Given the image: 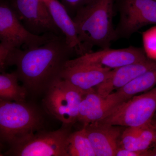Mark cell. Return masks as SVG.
<instances>
[{
    "mask_svg": "<svg viewBox=\"0 0 156 156\" xmlns=\"http://www.w3.org/2000/svg\"><path fill=\"white\" fill-rule=\"evenodd\" d=\"M76 55L63 35H53L44 44L31 49H15L9 54L6 68L16 66L19 80L28 94H45L61 74L72 56Z\"/></svg>",
    "mask_w": 156,
    "mask_h": 156,
    "instance_id": "1",
    "label": "cell"
},
{
    "mask_svg": "<svg viewBox=\"0 0 156 156\" xmlns=\"http://www.w3.org/2000/svg\"><path fill=\"white\" fill-rule=\"evenodd\" d=\"M116 0H94L73 17L79 39L87 53L94 47L110 48L117 40L113 17Z\"/></svg>",
    "mask_w": 156,
    "mask_h": 156,
    "instance_id": "2",
    "label": "cell"
},
{
    "mask_svg": "<svg viewBox=\"0 0 156 156\" xmlns=\"http://www.w3.org/2000/svg\"><path fill=\"white\" fill-rule=\"evenodd\" d=\"M44 130V114L36 105L0 100V139L9 147Z\"/></svg>",
    "mask_w": 156,
    "mask_h": 156,
    "instance_id": "3",
    "label": "cell"
},
{
    "mask_svg": "<svg viewBox=\"0 0 156 156\" xmlns=\"http://www.w3.org/2000/svg\"><path fill=\"white\" fill-rule=\"evenodd\" d=\"M87 93L60 78L46 91L43 103L46 111L63 125L72 126L77 122L80 105Z\"/></svg>",
    "mask_w": 156,
    "mask_h": 156,
    "instance_id": "4",
    "label": "cell"
},
{
    "mask_svg": "<svg viewBox=\"0 0 156 156\" xmlns=\"http://www.w3.org/2000/svg\"><path fill=\"white\" fill-rule=\"evenodd\" d=\"M53 34L31 33L18 19L8 1L0 3V47L11 53L15 49H31L45 44Z\"/></svg>",
    "mask_w": 156,
    "mask_h": 156,
    "instance_id": "5",
    "label": "cell"
},
{
    "mask_svg": "<svg viewBox=\"0 0 156 156\" xmlns=\"http://www.w3.org/2000/svg\"><path fill=\"white\" fill-rule=\"evenodd\" d=\"M71 126L63 125L53 131L42 130L18 144L9 148L3 156H68L66 140Z\"/></svg>",
    "mask_w": 156,
    "mask_h": 156,
    "instance_id": "6",
    "label": "cell"
},
{
    "mask_svg": "<svg viewBox=\"0 0 156 156\" xmlns=\"http://www.w3.org/2000/svg\"><path fill=\"white\" fill-rule=\"evenodd\" d=\"M156 112V87L123 102L98 123L122 127H139L151 122Z\"/></svg>",
    "mask_w": 156,
    "mask_h": 156,
    "instance_id": "7",
    "label": "cell"
},
{
    "mask_svg": "<svg viewBox=\"0 0 156 156\" xmlns=\"http://www.w3.org/2000/svg\"><path fill=\"white\" fill-rule=\"evenodd\" d=\"M119 20L117 40L130 37L146 26L156 24V0H116Z\"/></svg>",
    "mask_w": 156,
    "mask_h": 156,
    "instance_id": "8",
    "label": "cell"
},
{
    "mask_svg": "<svg viewBox=\"0 0 156 156\" xmlns=\"http://www.w3.org/2000/svg\"><path fill=\"white\" fill-rule=\"evenodd\" d=\"M18 19L31 33L63 35L43 0H9Z\"/></svg>",
    "mask_w": 156,
    "mask_h": 156,
    "instance_id": "9",
    "label": "cell"
},
{
    "mask_svg": "<svg viewBox=\"0 0 156 156\" xmlns=\"http://www.w3.org/2000/svg\"><path fill=\"white\" fill-rule=\"evenodd\" d=\"M147 58L144 49L131 46L122 49H101L70 59L68 62L74 64L98 66L113 69L126 65L144 61Z\"/></svg>",
    "mask_w": 156,
    "mask_h": 156,
    "instance_id": "10",
    "label": "cell"
},
{
    "mask_svg": "<svg viewBox=\"0 0 156 156\" xmlns=\"http://www.w3.org/2000/svg\"><path fill=\"white\" fill-rule=\"evenodd\" d=\"M124 102L115 92L103 97L96 91L84 95L79 108L77 122L83 126L99 122Z\"/></svg>",
    "mask_w": 156,
    "mask_h": 156,
    "instance_id": "11",
    "label": "cell"
},
{
    "mask_svg": "<svg viewBox=\"0 0 156 156\" xmlns=\"http://www.w3.org/2000/svg\"><path fill=\"white\" fill-rule=\"evenodd\" d=\"M112 69L92 65L74 64L67 62L61 77L84 92L95 91L94 88L108 77Z\"/></svg>",
    "mask_w": 156,
    "mask_h": 156,
    "instance_id": "12",
    "label": "cell"
},
{
    "mask_svg": "<svg viewBox=\"0 0 156 156\" xmlns=\"http://www.w3.org/2000/svg\"><path fill=\"white\" fill-rule=\"evenodd\" d=\"M156 66V61L147 58L144 61L134 62L112 69L106 80L95 87V91L103 97L118 90Z\"/></svg>",
    "mask_w": 156,
    "mask_h": 156,
    "instance_id": "13",
    "label": "cell"
},
{
    "mask_svg": "<svg viewBox=\"0 0 156 156\" xmlns=\"http://www.w3.org/2000/svg\"><path fill=\"white\" fill-rule=\"evenodd\" d=\"M122 127L101 123L83 126L96 156H115Z\"/></svg>",
    "mask_w": 156,
    "mask_h": 156,
    "instance_id": "14",
    "label": "cell"
},
{
    "mask_svg": "<svg viewBox=\"0 0 156 156\" xmlns=\"http://www.w3.org/2000/svg\"><path fill=\"white\" fill-rule=\"evenodd\" d=\"M48 7L52 18L61 31L69 45L78 56L87 53L80 41L74 22L62 3L58 0H43Z\"/></svg>",
    "mask_w": 156,
    "mask_h": 156,
    "instance_id": "15",
    "label": "cell"
},
{
    "mask_svg": "<svg viewBox=\"0 0 156 156\" xmlns=\"http://www.w3.org/2000/svg\"><path fill=\"white\" fill-rule=\"evenodd\" d=\"M19 81L15 71L11 73L2 72L0 75V100L26 102L28 92L23 86H20Z\"/></svg>",
    "mask_w": 156,
    "mask_h": 156,
    "instance_id": "16",
    "label": "cell"
},
{
    "mask_svg": "<svg viewBox=\"0 0 156 156\" xmlns=\"http://www.w3.org/2000/svg\"><path fill=\"white\" fill-rule=\"evenodd\" d=\"M156 85V66L146 72L115 92L124 102L142 92L153 89Z\"/></svg>",
    "mask_w": 156,
    "mask_h": 156,
    "instance_id": "17",
    "label": "cell"
},
{
    "mask_svg": "<svg viewBox=\"0 0 156 156\" xmlns=\"http://www.w3.org/2000/svg\"><path fill=\"white\" fill-rule=\"evenodd\" d=\"M66 151L68 156H96L83 128L70 133L66 140Z\"/></svg>",
    "mask_w": 156,
    "mask_h": 156,
    "instance_id": "18",
    "label": "cell"
},
{
    "mask_svg": "<svg viewBox=\"0 0 156 156\" xmlns=\"http://www.w3.org/2000/svg\"><path fill=\"white\" fill-rule=\"evenodd\" d=\"M152 121L137 127L138 150L150 149L153 144L156 143V130Z\"/></svg>",
    "mask_w": 156,
    "mask_h": 156,
    "instance_id": "19",
    "label": "cell"
},
{
    "mask_svg": "<svg viewBox=\"0 0 156 156\" xmlns=\"http://www.w3.org/2000/svg\"><path fill=\"white\" fill-rule=\"evenodd\" d=\"M121 137L119 147L129 151L138 150L137 127H126Z\"/></svg>",
    "mask_w": 156,
    "mask_h": 156,
    "instance_id": "20",
    "label": "cell"
},
{
    "mask_svg": "<svg viewBox=\"0 0 156 156\" xmlns=\"http://www.w3.org/2000/svg\"><path fill=\"white\" fill-rule=\"evenodd\" d=\"M69 15L73 17L80 9L92 2L94 0H61Z\"/></svg>",
    "mask_w": 156,
    "mask_h": 156,
    "instance_id": "21",
    "label": "cell"
},
{
    "mask_svg": "<svg viewBox=\"0 0 156 156\" xmlns=\"http://www.w3.org/2000/svg\"><path fill=\"white\" fill-rule=\"evenodd\" d=\"M156 156V148L146 150L129 151L121 147L118 148L115 156Z\"/></svg>",
    "mask_w": 156,
    "mask_h": 156,
    "instance_id": "22",
    "label": "cell"
},
{
    "mask_svg": "<svg viewBox=\"0 0 156 156\" xmlns=\"http://www.w3.org/2000/svg\"><path fill=\"white\" fill-rule=\"evenodd\" d=\"M153 124L156 130V120H154L153 119L152 121Z\"/></svg>",
    "mask_w": 156,
    "mask_h": 156,
    "instance_id": "23",
    "label": "cell"
},
{
    "mask_svg": "<svg viewBox=\"0 0 156 156\" xmlns=\"http://www.w3.org/2000/svg\"><path fill=\"white\" fill-rule=\"evenodd\" d=\"M154 118L155 119V120H156V112L155 114L154 115Z\"/></svg>",
    "mask_w": 156,
    "mask_h": 156,
    "instance_id": "24",
    "label": "cell"
}]
</instances>
